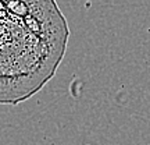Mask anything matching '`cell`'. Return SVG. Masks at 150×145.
Here are the masks:
<instances>
[{
  "label": "cell",
  "instance_id": "1",
  "mask_svg": "<svg viewBox=\"0 0 150 145\" xmlns=\"http://www.w3.org/2000/svg\"><path fill=\"white\" fill-rule=\"evenodd\" d=\"M70 27L56 0H0V105L42 91L64 60Z\"/></svg>",
  "mask_w": 150,
  "mask_h": 145
},
{
  "label": "cell",
  "instance_id": "2",
  "mask_svg": "<svg viewBox=\"0 0 150 145\" xmlns=\"http://www.w3.org/2000/svg\"><path fill=\"white\" fill-rule=\"evenodd\" d=\"M86 145H91V144H86Z\"/></svg>",
  "mask_w": 150,
  "mask_h": 145
}]
</instances>
